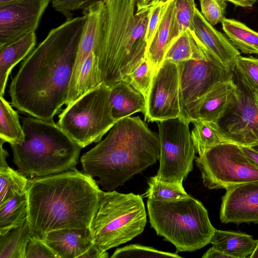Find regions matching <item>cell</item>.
<instances>
[{
    "label": "cell",
    "instance_id": "obj_1",
    "mask_svg": "<svg viewBox=\"0 0 258 258\" xmlns=\"http://www.w3.org/2000/svg\"><path fill=\"white\" fill-rule=\"evenodd\" d=\"M85 21L84 15L66 19L24 59L9 87L14 107L31 116L53 120L67 102Z\"/></svg>",
    "mask_w": 258,
    "mask_h": 258
},
{
    "label": "cell",
    "instance_id": "obj_2",
    "mask_svg": "<svg viewBox=\"0 0 258 258\" xmlns=\"http://www.w3.org/2000/svg\"><path fill=\"white\" fill-rule=\"evenodd\" d=\"M101 190L94 178L76 168L29 179L27 220L32 236L43 239L55 230L90 228Z\"/></svg>",
    "mask_w": 258,
    "mask_h": 258
},
{
    "label": "cell",
    "instance_id": "obj_3",
    "mask_svg": "<svg viewBox=\"0 0 258 258\" xmlns=\"http://www.w3.org/2000/svg\"><path fill=\"white\" fill-rule=\"evenodd\" d=\"M159 156L158 134L139 116H128L118 120L80 162L82 172L97 177L102 190L112 191L155 164Z\"/></svg>",
    "mask_w": 258,
    "mask_h": 258
},
{
    "label": "cell",
    "instance_id": "obj_4",
    "mask_svg": "<svg viewBox=\"0 0 258 258\" xmlns=\"http://www.w3.org/2000/svg\"><path fill=\"white\" fill-rule=\"evenodd\" d=\"M136 0H104L94 53L103 84L110 86L146 57L150 9L136 11Z\"/></svg>",
    "mask_w": 258,
    "mask_h": 258
},
{
    "label": "cell",
    "instance_id": "obj_5",
    "mask_svg": "<svg viewBox=\"0 0 258 258\" xmlns=\"http://www.w3.org/2000/svg\"><path fill=\"white\" fill-rule=\"evenodd\" d=\"M22 120L25 140L10 145L19 172L32 179L76 168L82 148L57 123L32 116Z\"/></svg>",
    "mask_w": 258,
    "mask_h": 258
},
{
    "label": "cell",
    "instance_id": "obj_6",
    "mask_svg": "<svg viewBox=\"0 0 258 258\" xmlns=\"http://www.w3.org/2000/svg\"><path fill=\"white\" fill-rule=\"evenodd\" d=\"M147 206L151 227L177 252L194 251L211 243L216 229L198 200L191 196L168 202L148 199Z\"/></svg>",
    "mask_w": 258,
    "mask_h": 258
},
{
    "label": "cell",
    "instance_id": "obj_7",
    "mask_svg": "<svg viewBox=\"0 0 258 258\" xmlns=\"http://www.w3.org/2000/svg\"><path fill=\"white\" fill-rule=\"evenodd\" d=\"M147 223L142 197L101 190L90 228L94 246L106 251L141 234Z\"/></svg>",
    "mask_w": 258,
    "mask_h": 258
},
{
    "label": "cell",
    "instance_id": "obj_8",
    "mask_svg": "<svg viewBox=\"0 0 258 258\" xmlns=\"http://www.w3.org/2000/svg\"><path fill=\"white\" fill-rule=\"evenodd\" d=\"M116 122L111 113L109 87L103 84L67 106L57 124L84 148L100 142Z\"/></svg>",
    "mask_w": 258,
    "mask_h": 258
},
{
    "label": "cell",
    "instance_id": "obj_9",
    "mask_svg": "<svg viewBox=\"0 0 258 258\" xmlns=\"http://www.w3.org/2000/svg\"><path fill=\"white\" fill-rule=\"evenodd\" d=\"M179 78V118L189 124L198 120L201 101L216 83L233 76L232 72L206 48L205 56L177 63Z\"/></svg>",
    "mask_w": 258,
    "mask_h": 258
},
{
    "label": "cell",
    "instance_id": "obj_10",
    "mask_svg": "<svg viewBox=\"0 0 258 258\" xmlns=\"http://www.w3.org/2000/svg\"><path fill=\"white\" fill-rule=\"evenodd\" d=\"M204 185L226 189L258 181V167L252 163L240 146L231 142L218 145L202 156L195 157Z\"/></svg>",
    "mask_w": 258,
    "mask_h": 258
},
{
    "label": "cell",
    "instance_id": "obj_11",
    "mask_svg": "<svg viewBox=\"0 0 258 258\" xmlns=\"http://www.w3.org/2000/svg\"><path fill=\"white\" fill-rule=\"evenodd\" d=\"M157 122L160 156L156 175L162 181L183 182L196 157L189 123L179 117Z\"/></svg>",
    "mask_w": 258,
    "mask_h": 258
},
{
    "label": "cell",
    "instance_id": "obj_12",
    "mask_svg": "<svg viewBox=\"0 0 258 258\" xmlns=\"http://www.w3.org/2000/svg\"><path fill=\"white\" fill-rule=\"evenodd\" d=\"M177 63L164 60L154 74L146 99L145 120L160 121L179 117Z\"/></svg>",
    "mask_w": 258,
    "mask_h": 258
},
{
    "label": "cell",
    "instance_id": "obj_13",
    "mask_svg": "<svg viewBox=\"0 0 258 258\" xmlns=\"http://www.w3.org/2000/svg\"><path fill=\"white\" fill-rule=\"evenodd\" d=\"M51 0H16L0 5V48L35 32Z\"/></svg>",
    "mask_w": 258,
    "mask_h": 258
},
{
    "label": "cell",
    "instance_id": "obj_14",
    "mask_svg": "<svg viewBox=\"0 0 258 258\" xmlns=\"http://www.w3.org/2000/svg\"><path fill=\"white\" fill-rule=\"evenodd\" d=\"M236 83L237 100L218 123L229 142L250 146L258 143V108L253 94Z\"/></svg>",
    "mask_w": 258,
    "mask_h": 258
},
{
    "label": "cell",
    "instance_id": "obj_15",
    "mask_svg": "<svg viewBox=\"0 0 258 258\" xmlns=\"http://www.w3.org/2000/svg\"><path fill=\"white\" fill-rule=\"evenodd\" d=\"M220 219L225 224H258V181L226 189L222 198Z\"/></svg>",
    "mask_w": 258,
    "mask_h": 258
},
{
    "label": "cell",
    "instance_id": "obj_16",
    "mask_svg": "<svg viewBox=\"0 0 258 258\" xmlns=\"http://www.w3.org/2000/svg\"><path fill=\"white\" fill-rule=\"evenodd\" d=\"M194 34L205 47L225 67L232 72L235 58L240 54L225 35L217 30L197 8L194 17Z\"/></svg>",
    "mask_w": 258,
    "mask_h": 258
},
{
    "label": "cell",
    "instance_id": "obj_17",
    "mask_svg": "<svg viewBox=\"0 0 258 258\" xmlns=\"http://www.w3.org/2000/svg\"><path fill=\"white\" fill-rule=\"evenodd\" d=\"M238 86L234 77L214 85L202 99L198 112V120L219 122L236 102Z\"/></svg>",
    "mask_w": 258,
    "mask_h": 258
},
{
    "label": "cell",
    "instance_id": "obj_18",
    "mask_svg": "<svg viewBox=\"0 0 258 258\" xmlns=\"http://www.w3.org/2000/svg\"><path fill=\"white\" fill-rule=\"evenodd\" d=\"M43 240L59 258H82L93 245L90 228L55 230Z\"/></svg>",
    "mask_w": 258,
    "mask_h": 258
},
{
    "label": "cell",
    "instance_id": "obj_19",
    "mask_svg": "<svg viewBox=\"0 0 258 258\" xmlns=\"http://www.w3.org/2000/svg\"><path fill=\"white\" fill-rule=\"evenodd\" d=\"M103 2L92 5L83 10L82 14L86 16V21L80 40L70 82L67 100L71 97L75 91L83 64L90 54L93 51L103 7Z\"/></svg>",
    "mask_w": 258,
    "mask_h": 258
},
{
    "label": "cell",
    "instance_id": "obj_20",
    "mask_svg": "<svg viewBox=\"0 0 258 258\" xmlns=\"http://www.w3.org/2000/svg\"><path fill=\"white\" fill-rule=\"evenodd\" d=\"M109 87V101L113 118L118 120L146 110V99L128 83L122 80Z\"/></svg>",
    "mask_w": 258,
    "mask_h": 258
},
{
    "label": "cell",
    "instance_id": "obj_21",
    "mask_svg": "<svg viewBox=\"0 0 258 258\" xmlns=\"http://www.w3.org/2000/svg\"><path fill=\"white\" fill-rule=\"evenodd\" d=\"M174 9V0H169L164 8L159 25L147 47L146 58L152 68L154 75L164 61L167 50L172 43Z\"/></svg>",
    "mask_w": 258,
    "mask_h": 258
},
{
    "label": "cell",
    "instance_id": "obj_22",
    "mask_svg": "<svg viewBox=\"0 0 258 258\" xmlns=\"http://www.w3.org/2000/svg\"><path fill=\"white\" fill-rule=\"evenodd\" d=\"M36 41V33L32 32L0 48V96L5 94L11 71L32 51Z\"/></svg>",
    "mask_w": 258,
    "mask_h": 258
},
{
    "label": "cell",
    "instance_id": "obj_23",
    "mask_svg": "<svg viewBox=\"0 0 258 258\" xmlns=\"http://www.w3.org/2000/svg\"><path fill=\"white\" fill-rule=\"evenodd\" d=\"M257 240L247 234L215 229L211 240L213 247L230 258H246L254 251Z\"/></svg>",
    "mask_w": 258,
    "mask_h": 258
},
{
    "label": "cell",
    "instance_id": "obj_24",
    "mask_svg": "<svg viewBox=\"0 0 258 258\" xmlns=\"http://www.w3.org/2000/svg\"><path fill=\"white\" fill-rule=\"evenodd\" d=\"M191 137L199 156H202L213 147L229 142L219 123L198 119L193 121Z\"/></svg>",
    "mask_w": 258,
    "mask_h": 258
},
{
    "label": "cell",
    "instance_id": "obj_25",
    "mask_svg": "<svg viewBox=\"0 0 258 258\" xmlns=\"http://www.w3.org/2000/svg\"><path fill=\"white\" fill-rule=\"evenodd\" d=\"M205 49L194 32L187 30L173 41L167 50L164 60L177 63L190 59L201 58L205 56Z\"/></svg>",
    "mask_w": 258,
    "mask_h": 258
},
{
    "label": "cell",
    "instance_id": "obj_26",
    "mask_svg": "<svg viewBox=\"0 0 258 258\" xmlns=\"http://www.w3.org/2000/svg\"><path fill=\"white\" fill-rule=\"evenodd\" d=\"M223 29L233 45L244 54H258V32L234 19L224 18Z\"/></svg>",
    "mask_w": 258,
    "mask_h": 258
},
{
    "label": "cell",
    "instance_id": "obj_27",
    "mask_svg": "<svg viewBox=\"0 0 258 258\" xmlns=\"http://www.w3.org/2000/svg\"><path fill=\"white\" fill-rule=\"evenodd\" d=\"M26 192L17 196L0 206V235L19 227L27 220Z\"/></svg>",
    "mask_w": 258,
    "mask_h": 258
},
{
    "label": "cell",
    "instance_id": "obj_28",
    "mask_svg": "<svg viewBox=\"0 0 258 258\" xmlns=\"http://www.w3.org/2000/svg\"><path fill=\"white\" fill-rule=\"evenodd\" d=\"M32 236L27 220L21 226L0 235V258H25V251Z\"/></svg>",
    "mask_w": 258,
    "mask_h": 258
},
{
    "label": "cell",
    "instance_id": "obj_29",
    "mask_svg": "<svg viewBox=\"0 0 258 258\" xmlns=\"http://www.w3.org/2000/svg\"><path fill=\"white\" fill-rule=\"evenodd\" d=\"M0 139L10 145L20 144L25 134L17 111L3 96H0Z\"/></svg>",
    "mask_w": 258,
    "mask_h": 258
},
{
    "label": "cell",
    "instance_id": "obj_30",
    "mask_svg": "<svg viewBox=\"0 0 258 258\" xmlns=\"http://www.w3.org/2000/svg\"><path fill=\"white\" fill-rule=\"evenodd\" d=\"M29 178L8 166H0V206L26 192Z\"/></svg>",
    "mask_w": 258,
    "mask_h": 258
},
{
    "label": "cell",
    "instance_id": "obj_31",
    "mask_svg": "<svg viewBox=\"0 0 258 258\" xmlns=\"http://www.w3.org/2000/svg\"><path fill=\"white\" fill-rule=\"evenodd\" d=\"M182 183L162 181L156 175L149 178L148 187L144 196L160 202L184 199L190 196L185 191Z\"/></svg>",
    "mask_w": 258,
    "mask_h": 258
},
{
    "label": "cell",
    "instance_id": "obj_32",
    "mask_svg": "<svg viewBox=\"0 0 258 258\" xmlns=\"http://www.w3.org/2000/svg\"><path fill=\"white\" fill-rule=\"evenodd\" d=\"M232 73L249 92H258V58L238 55L234 60Z\"/></svg>",
    "mask_w": 258,
    "mask_h": 258
},
{
    "label": "cell",
    "instance_id": "obj_33",
    "mask_svg": "<svg viewBox=\"0 0 258 258\" xmlns=\"http://www.w3.org/2000/svg\"><path fill=\"white\" fill-rule=\"evenodd\" d=\"M174 9L171 31L173 41L183 31L193 30L197 9L194 0H174Z\"/></svg>",
    "mask_w": 258,
    "mask_h": 258
},
{
    "label": "cell",
    "instance_id": "obj_34",
    "mask_svg": "<svg viewBox=\"0 0 258 258\" xmlns=\"http://www.w3.org/2000/svg\"><path fill=\"white\" fill-rule=\"evenodd\" d=\"M181 257L176 253L157 250L152 247L132 244L116 249L110 258Z\"/></svg>",
    "mask_w": 258,
    "mask_h": 258
},
{
    "label": "cell",
    "instance_id": "obj_35",
    "mask_svg": "<svg viewBox=\"0 0 258 258\" xmlns=\"http://www.w3.org/2000/svg\"><path fill=\"white\" fill-rule=\"evenodd\" d=\"M153 76L152 68L145 57L140 64L132 73L124 77L123 80L128 83L146 99Z\"/></svg>",
    "mask_w": 258,
    "mask_h": 258
},
{
    "label": "cell",
    "instance_id": "obj_36",
    "mask_svg": "<svg viewBox=\"0 0 258 258\" xmlns=\"http://www.w3.org/2000/svg\"><path fill=\"white\" fill-rule=\"evenodd\" d=\"M202 15L212 26L222 22L227 4L225 0H200Z\"/></svg>",
    "mask_w": 258,
    "mask_h": 258
},
{
    "label": "cell",
    "instance_id": "obj_37",
    "mask_svg": "<svg viewBox=\"0 0 258 258\" xmlns=\"http://www.w3.org/2000/svg\"><path fill=\"white\" fill-rule=\"evenodd\" d=\"M104 0H51L53 8L61 14L66 19L73 18V13L84 10Z\"/></svg>",
    "mask_w": 258,
    "mask_h": 258
},
{
    "label": "cell",
    "instance_id": "obj_38",
    "mask_svg": "<svg viewBox=\"0 0 258 258\" xmlns=\"http://www.w3.org/2000/svg\"><path fill=\"white\" fill-rule=\"evenodd\" d=\"M59 258L43 239L31 236L25 251V258Z\"/></svg>",
    "mask_w": 258,
    "mask_h": 258
},
{
    "label": "cell",
    "instance_id": "obj_39",
    "mask_svg": "<svg viewBox=\"0 0 258 258\" xmlns=\"http://www.w3.org/2000/svg\"><path fill=\"white\" fill-rule=\"evenodd\" d=\"M167 2L159 3L150 9L146 33L148 45L159 25Z\"/></svg>",
    "mask_w": 258,
    "mask_h": 258
},
{
    "label": "cell",
    "instance_id": "obj_40",
    "mask_svg": "<svg viewBox=\"0 0 258 258\" xmlns=\"http://www.w3.org/2000/svg\"><path fill=\"white\" fill-rule=\"evenodd\" d=\"M108 257L109 255L107 251H102L93 244L82 256V258H107Z\"/></svg>",
    "mask_w": 258,
    "mask_h": 258
},
{
    "label": "cell",
    "instance_id": "obj_41",
    "mask_svg": "<svg viewBox=\"0 0 258 258\" xmlns=\"http://www.w3.org/2000/svg\"><path fill=\"white\" fill-rule=\"evenodd\" d=\"M169 0H136L137 11L151 9L161 3H166Z\"/></svg>",
    "mask_w": 258,
    "mask_h": 258
},
{
    "label": "cell",
    "instance_id": "obj_42",
    "mask_svg": "<svg viewBox=\"0 0 258 258\" xmlns=\"http://www.w3.org/2000/svg\"><path fill=\"white\" fill-rule=\"evenodd\" d=\"M240 147L250 161L256 166L258 167V152L252 149L249 146H240Z\"/></svg>",
    "mask_w": 258,
    "mask_h": 258
},
{
    "label": "cell",
    "instance_id": "obj_43",
    "mask_svg": "<svg viewBox=\"0 0 258 258\" xmlns=\"http://www.w3.org/2000/svg\"><path fill=\"white\" fill-rule=\"evenodd\" d=\"M202 258H230L229 256L213 247H210L204 253Z\"/></svg>",
    "mask_w": 258,
    "mask_h": 258
},
{
    "label": "cell",
    "instance_id": "obj_44",
    "mask_svg": "<svg viewBox=\"0 0 258 258\" xmlns=\"http://www.w3.org/2000/svg\"><path fill=\"white\" fill-rule=\"evenodd\" d=\"M233 3L236 6L242 7H251L257 0H225Z\"/></svg>",
    "mask_w": 258,
    "mask_h": 258
},
{
    "label": "cell",
    "instance_id": "obj_45",
    "mask_svg": "<svg viewBox=\"0 0 258 258\" xmlns=\"http://www.w3.org/2000/svg\"><path fill=\"white\" fill-rule=\"evenodd\" d=\"M248 257L249 258H258V240H257V243L255 248L253 252Z\"/></svg>",
    "mask_w": 258,
    "mask_h": 258
},
{
    "label": "cell",
    "instance_id": "obj_46",
    "mask_svg": "<svg viewBox=\"0 0 258 258\" xmlns=\"http://www.w3.org/2000/svg\"><path fill=\"white\" fill-rule=\"evenodd\" d=\"M253 98L255 104L258 108V92L253 94Z\"/></svg>",
    "mask_w": 258,
    "mask_h": 258
},
{
    "label": "cell",
    "instance_id": "obj_47",
    "mask_svg": "<svg viewBox=\"0 0 258 258\" xmlns=\"http://www.w3.org/2000/svg\"><path fill=\"white\" fill-rule=\"evenodd\" d=\"M249 147H250L252 149L258 152V143L253 144Z\"/></svg>",
    "mask_w": 258,
    "mask_h": 258
},
{
    "label": "cell",
    "instance_id": "obj_48",
    "mask_svg": "<svg viewBox=\"0 0 258 258\" xmlns=\"http://www.w3.org/2000/svg\"><path fill=\"white\" fill-rule=\"evenodd\" d=\"M16 0H0V5L9 3Z\"/></svg>",
    "mask_w": 258,
    "mask_h": 258
}]
</instances>
